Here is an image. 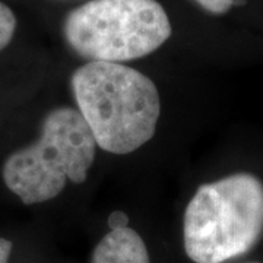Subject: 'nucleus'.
I'll return each mask as SVG.
<instances>
[{
  "label": "nucleus",
  "instance_id": "7",
  "mask_svg": "<svg viewBox=\"0 0 263 263\" xmlns=\"http://www.w3.org/2000/svg\"><path fill=\"white\" fill-rule=\"evenodd\" d=\"M197 5L209 13L222 15L233 8L234 0H195Z\"/></svg>",
  "mask_w": 263,
  "mask_h": 263
},
{
  "label": "nucleus",
  "instance_id": "9",
  "mask_svg": "<svg viewBox=\"0 0 263 263\" xmlns=\"http://www.w3.org/2000/svg\"><path fill=\"white\" fill-rule=\"evenodd\" d=\"M10 252H12V241L6 238H0V263H8Z\"/></svg>",
  "mask_w": 263,
  "mask_h": 263
},
{
  "label": "nucleus",
  "instance_id": "2",
  "mask_svg": "<svg viewBox=\"0 0 263 263\" xmlns=\"http://www.w3.org/2000/svg\"><path fill=\"white\" fill-rule=\"evenodd\" d=\"M262 235L263 183L249 173L202 184L184 211V252L195 263L243 256Z\"/></svg>",
  "mask_w": 263,
  "mask_h": 263
},
{
  "label": "nucleus",
  "instance_id": "3",
  "mask_svg": "<svg viewBox=\"0 0 263 263\" xmlns=\"http://www.w3.org/2000/svg\"><path fill=\"white\" fill-rule=\"evenodd\" d=\"M97 143L81 113L57 107L44 117L37 142L10 154L3 164V181L25 205L57 197L67 181L88 179Z\"/></svg>",
  "mask_w": 263,
  "mask_h": 263
},
{
  "label": "nucleus",
  "instance_id": "5",
  "mask_svg": "<svg viewBox=\"0 0 263 263\" xmlns=\"http://www.w3.org/2000/svg\"><path fill=\"white\" fill-rule=\"evenodd\" d=\"M91 263H151L141 235L132 228L110 230L95 246Z\"/></svg>",
  "mask_w": 263,
  "mask_h": 263
},
{
  "label": "nucleus",
  "instance_id": "1",
  "mask_svg": "<svg viewBox=\"0 0 263 263\" xmlns=\"http://www.w3.org/2000/svg\"><path fill=\"white\" fill-rule=\"evenodd\" d=\"M70 85L78 111L103 151L126 155L154 138L161 98L142 72L123 63L88 62L73 72Z\"/></svg>",
  "mask_w": 263,
  "mask_h": 263
},
{
  "label": "nucleus",
  "instance_id": "6",
  "mask_svg": "<svg viewBox=\"0 0 263 263\" xmlns=\"http://www.w3.org/2000/svg\"><path fill=\"white\" fill-rule=\"evenodd\" d=\"M16 29V18L9 6L0 2V51L9 46Z\"/></svg>",
  "mask_w": 263,
  "mask_h": 263
},
{
  "label": "nucleus",
  "instance_id": "8",
  "mask_svg": "<svg viewBox=\"0 0 263 263\" xmlns=\"http://www.w3.org/2000/svg\"><path fill=\"white\" fill-rule=\"evenodd\" d=\"M108 227L110 230H122L129 227V216L123 211H114L111 215L108 216Z\"/></svg>",
  "mask_w": 263,
  "mask_h": 263
},
{
  "label": "nucleus",
  "instance_id": "4",
  "mask_svg": "<svg viewBox=\"0 0 263 263\" xmlns=\"http://www.w3.org/2000/svg\"><path fill=\"white\" fill-rule=\"evenodd\" d=\"M63 35L89 62L123 63L158 50L171 22L157 0H89L67 13Z\"/></svg>",
  "mask_w": 263,
  "mask_h": 263
}]
</instances>
